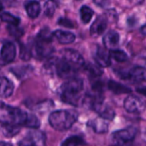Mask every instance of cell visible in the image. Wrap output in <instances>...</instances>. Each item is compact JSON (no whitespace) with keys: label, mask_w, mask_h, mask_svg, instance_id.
I'll list each match as a JSON object with an SVG mask.
<instances>
[{"label":"cell","mask_w":146,"mask_h":146,"mask_svg":"<svg viewBox=\"0 0 146 146\" xmlns=\"http://www.w3.org/2000/svg\"><path fill=\"white\" fill-rule=\"evenodd\" d=\"M83 89V80L74 76L68 79V81L59 88L58 94L64 103L74 106H79L84 100L82 94Z\"/></svg>","instance_id":"6da1fadb"},{"label":"cell","mask_w":146,"mask_h":146,"mask_svg":"<svg viewBox=\"0 0 146 146\" xmlns=\"http://www.w3.org/2000/svg\"><path fill=\"white\" fill-rule=\"evenodd\" d=\"M78 114L74 110H57L49 116L50 126L57 131L69 129L77 121Z\"/></svg>","instance_id":"7a4b0ae2"},{"label":"cell","mask_w":146,"mask_h":146,"mask_svg":"<svg viewBox=\"0 0 146 146\" xmlns=\"http://www.w3.org/2000/svg\"><path fill=\"white\" fill-rule=\"evenodd\" d=\"M28 113L0 101V123L24 126Z\"/></svg>","instance_id":"3957f363"},{"label":"cell","mask_w":146,"mask_h":146,"mask_svg":"<svg viewBox=\"0 0 146 146\" xmlns=\"http://www.w3.org/2000/svg\"><path fill=\"white\" fill-rule=\"evenodd\" d=\"M32 56H34L37 59H48L53 56L54 48L51 45V42L44 41L39 38H36L31 47Z\"/></svg>","instance_id":"277c9868"},{"label":"cell","mask_w":146,"mask_h":146,"mask_svg":"<svg viewBox=\"0 0 146 146\" xmlns=\"http://www.w3.org/2000/svg\"><path fill=\"white\" fill-rule=\"evenodd\" d=\"M137 133H138L137 129L132 127L125 129H121L115 132L112 134V140L114 143L118 145L127 144L129 142H132L135 139Z\"/></svg>","instance_id":"5b68a950"},{"label":"cell","mask_w":146,"mask_h":146,"mask_svg":"<svg viewBox=\"0 0 146 146\" xmlns=\"http://www.w3.org/2000/svg\"><path fill=\"white\" fill-rule=\"evenodd\" d=\"M124 107L126 110L129 113L139 114L145 110L146 104L142 98L137 96L131 95L126 98L124 102Z\"/></svg>","instance_id":"8992f818"},{"label":"cell","mask_w":146,"mask_h":146,"mask_svg":"<svg viewBox=\"0 0 146 146\" xmlns=\"http://www.w3.org/2000/svg\"><path fill=\"white\" fill-rule=\"evenodd\" d=\"M23 146H42L45 145V135L42 132L31 131L19 143Z\"/></svg>","instance_id":"52a82bcc"},{"label":"cell","mask_w":146,"mask_h":146,"mask_svg":"<svg viewBox=\"0 0 146 146\" xmlns=\"http://www.w3.org/2000/svg\"><path fill=\"white\" fill-rule=\"evenodd\" d=\"M15 44L11 42H5L0 50V61L3 63H9L15 60Z\"/></svg>","instance_id":"ba28073f"},{"label":"cell","mask_w":146,"mask_h":146,"mask_svg":"<svg viewBox=\"0 0 146 146\" xmlns=\"http://www.w3.org/2000/svg\"><path fill=\"white\" fill-rule=\"evenodd\" d=\"M60 56L68 59L73 64H74L79 69L82 68L85 66V61L82 56L76 50L72 49H65L60 52Z\"/></svg>","instance_id":"9c48e42d"},{"label":"cell","mask_w":146,"mask_h":146,"mask_svg":"<svg viewBox=\"0 0 146 146\" xmlns=\"http://www.w3.org/2000/svg\"><path fill=\"white\" fill-rule=\"evenodd\" d=\"M94 59L98 65L103 68L110 66L111 64V56L110 52L107 50V48H103L100 46L97 47V50L94 53Z\"/></svg>","instance_id":"30bf717a"},{"label":"cell","mask_w":146,"mask_h":146,"mask_svg":"<svg viewBox=\"0 0 146 146\" xmlns=\"http://www.w3.org/2000/svg\"><path fill=\"white\" fill-rule=\"evenodd\" d=\"M108 26L107 18L105 15H100L98 16L92 23L90 30V33L92 37L96 38L100 36L102 33H104Z\"/></svg>","instance_id":"8fae6325"},{"label":"cell","mask_w":146,"mask_h":146,"mask_svg":"<svg viewBox=\"0 0 146 146\" xmlns=\"http://www.w3.org/2000/svg\"><path fill=\"white\" fill-rule=\"evenodd\" d=\"M103 41L107 49L113 50V48L117 46V44L120 41V35L116 31L110 30L104 35Z\"/></svg>","instance_id":"7c38bea8"},{"label":"cell","mask_w":146,"mask_h":146,"mask_svg":"<svg viewBox=\"0 0 146 146\" xmlns=\"http://www.w3.org/2000/svg\"><path fill=\"white\" fill-rule=\"evenodd\" d=\"M14 91L13 83L6 77H0V97L9 98L12 95Z\"/></svg>","instance_id":"4fadbf2b"},{"label":"cell","mask_w":146,"mask_h":146,"mask_svg":"<svg viewBox=\"0 0 146 146\" xmlns=\"http://www.w3.org/2000/svg\"><path fill=\"white\" fill-rule=\"evenodd\" d=\"M127 79H132L138 82H146V68L134 67L127 74Z\"/></svg>","instance_id":"5bb4252c"},{"label":"cell","mask_w":146,"mask_h":146,"mask_svg":"<svg viewBox=\"0 0 146 146\" xmlns=\"http://www.w3.org/2000/svg\"><path fill=\"white\" fill-rule=\"evenodd\" d=\"M53 33H54V37L58 40V42L62 44H71L75 40V35L68 31L56 30Z\"/></svg>","instance_id":"9a60e30c"},{"label":"cell","mask_w":146,"mask_h":146,"mask_svg":"<svg viewBox=\"0 0 146 146\" xmlns=\"http://www.w3.org/2000/svg\"><path fill=\"white\" fill-rule=\"evenodd\" d=\"M88 126L92 128V130L97 133H104L108 131V124L105 121V119L101 116L96 118L88 122Z\"/></svg>","instance_id":"2e32d148"},{"label":"cell","mask_w":146,"mask_h":146,"mask_svg":"<svg viewBox=\"0 0 146 146\" xmlns=\"http://www.w3.org/2000/svg\"><path fill=\"white\" fill-rule=\"evenodd\" d=\"M26 11L29 17L31 18H37L41 11L40 4L38 1L31 0L26 3Z\"/></svg>","instance_id":"e0dca14e"},{"label":"cell","mask_w":146,"mask_h":146,"mask_svg":"<svg viewBox=\"0 0 146 146\" xmlns=\"http://www.w3.org/2000/svg\"><path fill=\"white\" fill-rule=\"evenodd\" d=\"M108 88L114 93L115 94H123V93H129L132 92V90L127 87L125 85H122L119 82H116L115 80H109L108 84Z\"/></svg>","instance_id":"ac0fdd59"},{"label":"cell","mask_w":146,"mask_h":146,"mask_svg":"<svg viewBox=\"0 0 146 146\" xmlns=\"http://www.w3.org/2000/svg\"><path fill=\"white\" fill-rule=\"evenodd\" d=\"M20 126L18 125H13V124H3L1 127V132L2 133L8 138H11L15 136L20 132Z\"/></svg>","instance_id":"d6986e66"},{"label":"cell","mask_w":146,"mask_h":146,"mask_svg":"<svg viewBox=\"0 0 146 146\" xmlns=\"http://www.w3.org/2000/svg\"><path fill=\"white\" fill-rule=\"evenodd\" d=\"M10 71L19 79L27 76L32 71L33 68L30 66H17L15 68H11Z\"/></svg>","instance_id":"ffe728a7"},{"label":"cell","mask_w":146,"mask_h":146,"mask_svg":"<svg viewBox=\"0 0 146 146\" xmlns=\"http://www.w3.org/2000/svg\"><path fill=\"white\" fill-rule=\"evenodd\" d=\"M80 19L84 24L89 23L92 18L93 14H94L93 10L91 8H89L88 6H82L80 8Z\"/></svg>","instance_id":"44dd1931"},{"label":"cell","mask_w":146,"mask_h":146,"mask_svg":"<svg viewBox=\"0 0 146 146\" xmlns=\"http://www.w3.org/2000/svg\"><path fill=\"white\" fill-rule=\"evenodd\" d=\"M56 8H57V3L55 0H48L44 3V15L48 17L53 16Z\"/></svg>","instance_id":"7402d4cb"},{"label":"cell","mask_w":146,"mask_h":146,"mask_svg":"<svg viewBox=\"0 0 146 146\" xmlns=\"http://www.w3.org/2000/svg\"><path fill=\"white\" fill-rule=\"evenodd\" d=\"M110 56L118 62H126L128 58L127 54L125 51H123L122 50H111Z\"/></svg>","instance_id":"603a6c76"},{"label":"cell","mask_w":146,"mask_h":146,"mask_svg":"<svg viewBox=\"0 0 146 146\" xmlns=\"http://www.w3.org/2000/svg\"><path fill=\"white\" fill-rule=\"evenodd\" d=\"M86 143L84 142V140L79 137V136H72L68 138L67 139H65L62 143V145L63 146H77V145H85Z\"/></svg>","instance_id":"cb8c5ba5"},{"label":"cell","mask_w":146,"mask_h":146,"mask_svg":"<svg viewBox=\"0 0 146 146\" xmlns=\"http://www.w3.org/2000/svg\"><path fill=\"white\" fill-rule=\"evenodd\" d=\"M86 70L93 78L98 77V76L102 75V74H103V70L100 68V66L99 65H95V64H92V63L87 64L86 66Z\"/></svg>","instance_id":"d4e9b609"},{"label":"cell","mask_w":146,"mask_h":146,"mask_svg":"<svg viewBox=\"0 0 146 146\" xmlns=\"http://www.w3.org/2000/svg\"><path fill=\"white\" fill-rule=\"evenodd\" d=\"M39 126H40V121L38 119V117L33 114H28L24 127H30V128H38Z\"/></svg>","instance_id":"484cf974"},{"label":"cell","mask_w":146,"mask_h":146,"mask_svg":"<svg viewBox=\"0 0 146 146\" xmlns=\"http://www.w3.org/2000/svg\"><path fill=\"white\" fill-rule=\"evenodd\" d=\"M1 20L8 24H11V25H18L20 22V18L11 15L10 13L8 12H4L3 14H1L0 15Z\"/></svg>","instance_id":"4316f807"},{"label":"cell","mask_w":146,"mask_h":146,"mask_svg":"<svg viewBox=\"0 0 146 146\" xmlns=\"http://www.w3.org/2000/svg\"><path fill=\"white\" fill-rule=\"evenodd\" d=\"M38 38L44 40V41H48V42H51L53 38H54V33L50 32V30L47 27L43 28L38 34Z\"/></svg>","instance_id":"83f0119b"},{"label":"cell","mask_w":146,"mask_h":146,"mask_svg":"<svg viewBox=\"0 0 146 146\" xmlns=\"http://www.w3.org/2000/svg\"><path fill=\"white\" fill-rule=\"evenodd\" d=\"M31 56H32L31 47L20 44V57L23 61H27L31 58Z\"/></svg>","instance_id":"f1b7e54d"},{"label":"cell","mask_w":146,"mask_h":146,"mask_svg":"<svg viewBox=\"0 0 146 146\" xmlns=\"http://www.w3.org/2000/svg\"><path fill=\"white\" fill-rule=\"evenodd\" d=\"M7 30H8L9 33L15 38H20L23 34V30L21 28H20L18 27V25L9 24V26L7 27Z\"/></svg>","instance_id":"f546056e"},{"label":"cell","mask_w":146,"mask_h":146,"mask_svg":"<svg viewBox=\"0 0 146 146\" xmlns=\"http://www.w3.org/2000/svg\"><path fill=\"white\" fill-rule=\"evenodd\" d=\"M53 106V103L52 101L50 100H45L38 104L36 105V107L34 108L36 110L38 111H43V110H49L50 108H51Z\"/></svg>","instance_id":"4dcf8cb0"},{"label":"cell","mask_w":146,"mask_h":146,"mask_svg":"<svg viewBox=\"0 0 146 146\" xmlns=\"http://www.w3.org/2000/svg\"><path fill=\"white\" fill-rule=\"evenodd\" d=\"M58 24L59 25H61V26H63V27H74V24H73V22L70 21V20H68V19H67V18H63V17H62V18H60L59 20H58Z\"/></svg>","instance_id":"1f68e13d"},{"label":"cell","mask_w":146,"mask_h":146,"mask_svg":"<svg viewBox=\"0 0 146 146\" xmlns=\"http://www.w3.org/2000/svg\"><path fill=\"white\" fill-rule=\"evenodd\" d=\"M93 1L97 5H98L100 7H106L107 5L110 4V0H93Z\"/></svg>","instance_id":"d6a6232c"},{"label":"cell","mask_w":146,"mask_h":146,"mask_svg":"<svg viewBox=\"0 0 146 146\" xmlns=\"http://www.w3.org/2000/svg\"><path fill=\"white\" fill-rule=\"evenodd\" d=\"M137 92L140 94H142L143 96L146 97V86H140V87H137Z\"/></svg>","instance_id":"836d02e7"},{"label":"cell","mask_w":146,"mask_h":146,"mask_svg":"<svg viewBox=\"0 0 146 146\" xmlns=\"http://www.w3.org/2000/svg\"><path fill=\"white\" fill-rule=\"evenodd\" d=\"M140 32H141V33H142V34L146 35V25L143 26V27L140 28Z\"/></svg>","instance_id":"e575fe53"},{"label":"cell","mask_w":146,"mask_h":146,"mask_svg":"<svg viewBox=\"0 0 146 146\" xmlns=\"http://www.w3.org/2000/svg\"><path fill=\"white\" fill-rule=\"evenodd\" d=\"M133 3H135V4H140V3H142V2L144 1V0H130Z\"/></svg>","instance_id":"d590c367"},{"label":"cell","mask_w":146,"mask_h":146,"mask_svg":"<svg viewBox=\"0 0 146 146\" xmlns=\"http://www.w3.org/2000/svg\"><path fill=\"white\" fill-rule=\"evenodd\" d=\"M3 4H2V3H1V1H0V11L3 9Z\"/></svg>","instance_id":"8d00e7d4"},{"label":"cell","mask_w":146,"mask_h":146,"mask_svg":"<svg viewBox=\"0 0 146 146\" xmlns=\"http://www.w3.org/2000/svg\"><path fill=\"white\" fill-rule=\"evenodd\" d=\"M38 1H42V0H38Z\"/></svg>","instance_id":"74e56055"}]
</instances>
